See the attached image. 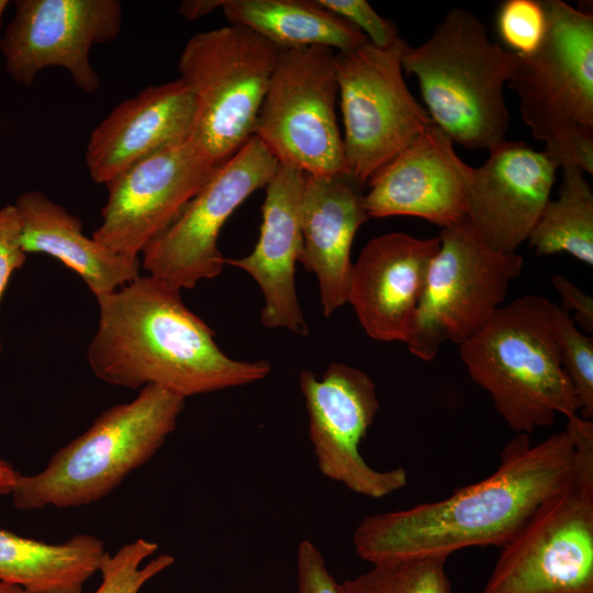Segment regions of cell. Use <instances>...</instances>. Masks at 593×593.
Here are the masks:
<instances>
[{"mask_svg":"<svg viewBox=\"0 0 593 593\" xmlns=\"http://www.w3.org/2000/svg\"><path fill=\"white\" fill-rule=\"evenodd\" d=\"M584 446L571 432L537 445L516 434L496 470L446 499L365 517L353 542L372 563L414 556H448L477 546L507 544L548 499L578 477Z\"/></svg>","mask_w":593,"mask_h":593,"instance_id":"obj_1","label":"cell"},{"mask_svg":"<svg viewBox=\"0 0 593 593\" xmlns=\"http://www.w3.org/2000/svg\"><path fill=\"white\" fill-rule=\"evenodd\" d=\"M99 320L87 358L103 382L128 389L156 385L183 399L265 379L268 361L225 355L214 332L180 292L146 275L97 298Z\"/></svg>","mask_w":593,"mask_h":593,"instance_id":"obj_2","label":"cell"},{"mask_svg":"<svg viewBox=\"0 0 593 593\" xmlns=\"http://www.w3.org/2000/svg\"><path fill=\"white\" fill-rule=\"evenodd\" d=\"M516 63L517 55L492 42L480 18L463 8L446 12L428 38L402 56L433 123L454 143L488 152L506 141L504 88Z\"/></svg>","mask_w":593,"mask_h":593,"instance_id":"obj_3","label":"cell"},{"mask_svg":"<svg viewBox=\"0 0 593 593\" xmlns=\"http://www.w3.org/2000/svg\"><path fill=\"white\" fill-rule=\"evenodd\" d=\"M473 382L491 396L507 426L530 434L557 414H579V402L560 360L551 302L524 295L502 305L459 345Z\"/></svg>","mask_w":593,"mask_h":593,"instance_id":"obj_4","label":"cell"},{"mask_svg":"<svg viewBox=\"0 0 593 593\" xmlns=\"http://www.w3.org/2000/svg\"><path fill=\"white\" fill-rule=\"evenodd\" d=\"M184 402L168 390L146 385L132 401L109 407L58 449L41 472L19 474L11 492L14 506L70 508L102 500L155 456L175 430Z\"/></svg>","mask_w":593,"mask_h":593,"instance_id":"obj_5","label":"cell"},{"mask_svg":"<svg viewBox=\"0 0 593 593\" xmlns=\"http://www.w3.org/2000/svg\"><path fill=\"white\" fill-rule=\"evenodd\" d=\"M547 30L530 55L517 56L507 86L524 123L558 167L593 175V14L542 0Z\"/></svg>","mask_w":593,"mask_h":593,"instance_id":"obj_6","label":"cell"},{"mask_svg":"<svg viewBox=\"0 0 593 593\" xmlns=\"http://www.w3.org/2000/svg\"><path fill=\"white\" fill-rule=\"evenodd\" d=\"M282 49L238 24L199 32L184 45L178 69L194 100L188 139L213 166L254 136Z\"/></svg>","mask_w":593,"mask_h":593,"instance_id":"obj_7","label":"cell"},{"mask_svg":"<svg viewBox=\"0 0 593 593\" xmlns=\"http://www.w3.org/2000/svg\"><path fill=\"white\" fill-rule=\"evenodd\" d=\"M418 304L409 350L424 361L441 345H460L481 329L523 269V257L491 248L465 217L440 230Z\"/></svg>","mask_w":593,"mask_h":593,"instance_id":"obj_8","label":"cell"},{"mask_svg":"<svg viewBox=\"0 0 593 593\" xmlns=\"http://www.w3.org/2000/svg\"><path fill=\"white\" fill-rule=\"evenodd\" d=\"M407 47L400 37L387 48L367 42L334 55L346 170L362 187L433 124L404 80Z\"/></svg>","mask_w":593,"mask_h":593,"instance_id":"obj_9","label":"cell"},{"mask_svg":"<svg viewBox=\"0 0 593 593\" xmlns=\"http://www.w3.org/2000/svg\"><path fill=\"white\" fill-rule=\"evenodd\" d=\"M334 55L322 46L282 49L254 131L278 164L313 177L347 174Z\"/></svg>","mask_w":593,"mask_h":593,"instance_id":"obj_10","label":"cell"},{"mask_svg":"<svg viewBox=\"0 0 593 593\" xmlns=\"http://www.w3.org/2000/svg\"><path fill=\"white\" fill-rule=\"evenodd\" d=\"M502 548L481 593H593V454Z\"/></svg>","mask_w":593,"mask_h":593,"instance_id":"obj_11","label":"cell"},{"mask_svg":"<svg viewBox=\"0 0 593 593\" xmlns=\"http://www.w3.org/2000/svg\"><path fill=\"white\" fill-rule=\"evenodd\" d=\"M278 165L251 136L146 246L141 262L147 275L179 292L217 277L226 264L217 247L221 228L251 193L267 186Z\"/></svg>","mask_w":593,"mask_h":593,"instance_id":"obj_12","label":"cell"},{"mask_svg":"<svg viewBox=\"0 0 593 593\" xmlns=\"http://www.w3.org/2000/svg\"><path fill=\"white\" fill-rule=\"evenodd\" d=\"M299 384L309 414L310 439L323 475L372 499L384 497L407 484L402 467L376 470L360 454L361 440L380 406L376 384L366 372L333 362L321 379L303 369Z\"/></svg>","mask_w":593,"mask_h":593,"instance_id":"obj_13","label":"cell"},{"mask_svg":"<svg viewBox=\"0 0 593 593\" xmlns=\"http://www.w3.org/2000/svg\"><path fill=\"white\" fill-rule=\"evenodd\" d=\"M15 14L0 41L4 67L30 86L38 71L61 67L83 92H94L100 79L89 52L114 40L122 26L118 0H16Z\"/></svg>","mask_w":593,"mask_h":593,"instance_id":"obj_14","label":"cell"},{"mask_svg":"<svg viewBox=\"0 0 593 593\" xmlns=\"http://www.w3.org/2000/svg\"><path fill=\"white\" fill-rule=\"evenodd\" d=\"M217 167L188 137L138 160L105 184L108 198L92 237L119 255L139 258Z\"/></svg>","mask_w":593,"mask_h":593,"instance_id":"obj_15","label":"cell"},{"mask_svg":"<svg viewBox=\"0 0 593 593\" xmlns=\"http://www.w3.org/2000/svg\"><path fill=\"white\" fill-rule=\"evenodd\" d=\"M558 169L544 150L504 141L470 167L467 220L491 248L516 253L550 200Z\"/></svg>","mask_w":593,"mask_h":593,"instance_id":"obj_16","label":"cell"},{"mask_svg":"<svg viewBox=\"0 0 593 593\" xmlns=\"http://www.w3.org/2000/svg\"><path fill=\"white\" fill-rule=\"evenodd\" d=\"M470 167L433 123L369 179L365 210L369 219L405 215L450 226L466 217Z\"/></svg>","mask_w":593,"mask_h":593,"instance_id":"obj_17","label":"cell"},{"mask_svg":"<svg viewBox=\"0 0 593 593\" xmlns=\"http://www.w3.org/2000/svg\"><path fill=\"white\" fill-rule=\"evenodd\" d=\"M439 238L406 233L369 240L353 264L347 303L373 339L407 343Z\"/></svg>","mask_w":593,"mask_h":593,"instance_id":"obj_18","label":"cell"},{"mask_svg":"<svg viewBox=\"0 0 593 593\" xmlns=\"http://www.w3.org/2000/svg\"><path fill=\"white\" fill-rule=\"evenodd\" d=\"M304 182L305 174L279 164L265 187L256 246L247 256L226 259V264L245 270L259 286L265 298L262 325L287 328L300 335L309 334L294 284L295 262L303 246L301 202Z\"/></svg>","mask_w":593,"mask_h":593,"instance_id":"obj_19","label":"cell"},{"mask_svg":"<svg viewBox=\"0 0 593 593\" xmlns=\"http://www.w3.org/2000/svg\"><path fill=\"white\" fill-rule=\"evenodd\" d=\"M193 116L192 93L180 78L146 87L92 131L86 150L90 177L107 184L138 160L186 139Z\"/></svg>","mask_w":593,"mask_h":593,"instance_id":"obj_20","label":"cell"},{"mask_svg":"<svg viewBox=\"0 0 593 593\" xmlns=\"http://www.w3.org/2000/svg\"><path fill=\"white\" fill-rule=\"evenodd\" d=\"M361 188L347 174L305 175L301 202L303 246L299 261L317 278L326 317L347 303L354 237L369 220Z\"/></svg>","mask_w":593,"mask_h":593,"instance_id":"obj_21","label":"cell"},{"mask_svg":"<svg viewBox=\"0 0 593 593\" xmlns=\"http://www.w3.org/2000/svg\"><path fill=\"white\" fill-rule=\"evenodd\" d=\"M26 254H45L77 273L96 298L111 293L141 275L139 258L119 255L88 237L82 223L41 191L20 195L14 204Z\"/></svg>","mask_w":593,"mask_h":593,"instance_id":"obj_22","label":"cell"},{"mask_svg":"<svg viewBox=\"0 0 593 593\" xmlns=\"http://www.w3.org/2000/svg\"><path fill=\"white\" fill-rule=\"evenodd\" d=\"M105 553L91 534L48 544L0 529V581L31 593H82Z\"/></svg>","mask_w":593,"mask_h":593,"instance_id":"obj_23","label":"cell"},{"mask_svg":"<svg viewBox=\"0 0 593 593\" xmlns=\"http://www.w3.org/2000/svg\"><path fill=\"white\" fill-rule=\"evenodd\" d=\"M230 24L248 27L283 49L322 46L343 52L368 42L315 0H222Z\"/></svg>","mask_w":593,"mask_h":593,"instance_id":"obj_24","label":"cell"},{"mask_svg":"<svg viewBox=\"0 0 593 593\" xmlns=\"http://www.w3.org/2000/svg\"><path fill=\"white\" fill-rule=\"evenodd\" d=\"M536 255L567 253L593 265V191L585 172L562 167L557 199H550L528 237Z\"/></svg>","mask_w":593,"mask_h":593,"instance_id":"obj_25","label":"cell"},{"mask_svg":"<svg viewBox=\"0 0 593 593\" xmlns=\"http://www.w3.org/2000/svg\"><path fill=\"white\" fill-rule=\"evenodd\" d=\"M448 556L384 560L340 583L342 593H451L445 566Z\"/></svg>","mask_w":593,"mask_h":593,"instance_id":"obj_26","label":"cell"},{"mask_svg":"<svg viewBox=\"0 0 593 593\" xmlns=\"http://www.w3.org/2000/svg\"><path fill=\"white\" fill-rule=\"evenodd\" d=\"M157 550L156 542L137 538L113 555L107 552L99 567L102 580L94 593H139L145 583L175 563L172 556L161 553L141 567Z\"/></svg>","mask_w":593,"mask_h":593,"instance_id":"obj_27","label":"cell"},{"mask_svg":"<svg viewBox=\"0 0 593 593\" xmlns=\"http://www.w3.org/2000/svg\"><path fill=\"white\" fill-rule=\"evenodd\" d=\"M553 331L562 368L579 402V415L593 416V338L581 333L571 315L551 302Z\"/></svg>","mask_w":593,"mask_h":593,"instance_id":"obj_28","label":"cell"},{"mask_svg":"<svg viewBox=\"0 0 593 593\" xmlns=\"http://www.w3.org/2000/svg\"><path fill=\"white\" fill-rule=\"evenodd\" d=\"M496 27L505 48L517 56L533 54L547 30L542 0H506L496 15Z\"/></svg>","mask_w":593,"mask_h":593,"instance_id":"obj_29","label":"cell"},{"mask_svg":"<svg viewBox=\"0 0 593 593\" xmlns=\"http://www.w3.org/2000/svg\"><path fill=\"white\" fill-rule=\"evenodd\" d=\"M315 2L354 25L376 47H390L400 38L395 24L377 13L365 0H315Z\"/></svg>","mask_w":593,"mask_h":593,"instance_id":"obj_30","label":"cell"},{"mask_svg":"<svg viewBox=\"0 0 593 593\" xmlns=\"http://www.w3.org/2000/svg\"><path fill=\"white\" fill-rule=\"evenodd\" d=\"M26 260V253L21 246V227L16 209L5 205L0 209V302L12 275ZM2 343L0 339V351Z\"/></svg>","mask_w":593,"mask_h":593,"instance_id":"obj_31","label":"cell"},{"mask_svg":"<svg viewBox=\"0 0 593 593\" xmlns=\"http://www.w3.org/2000/svg\"><path fill=\"white\" fill-rule=\"evenodd\" d=\"M296 593H342L340 583L329 573L321 551L302 540L296 551Z\"/></svg>","mask_w":593,"mask_h":593,"instance_id":"obj_32","label":"cell"},{"mask_svg":"<svg viewBox=\"0 0 593 593\" xmlns=\"http://www.w3.org/2000/svg\"><path fill=\"white\" fill-rule=\"evenodd\" d=\"M551 282L561 298L560 307L570 314L586 333L593 332V298L563 276L556 275Z\"/></svg>","mask_w":593,"mask_h":593,"instance_id":"obj_33","label":"cell"},{"mask_svg":"<svg viewBox=\"0 0 593 593\" xmlns=\"http://www.w3.org/2000/svg\"><path fill=\"white\" fill-rule=\"evenodd\" d=\"M221 5V0H187L180 3L179 12L187 20L193 21L210 14Z\"/></svg>","mask_w":593,"mask_h":593,"instance_id":"obj_34","label":"cell"},{"mask_svg":"<svg viewBox=\"0 0 593 593\" xmlns=\"http://www.w3.org/2000/svg\"><path fill=\"white\" fill-rule=\"evenodd\" d=\"M19 474L11 463L0 457V495L11 494Z\"/></svg>","mask_w":593,"mask_h":593,"instance_id":"obj_35","label":"cell"},{"mask_svg":"<svg viewBox=\"0 0 593 593\" xmlns=\"http://www.w3.org/2000/svg\"><path fill=\"white\" fill-rule=\"evenodd\" d=\"M0 593H31V592L26 591L25 589L19 585L0 581Z\"/></svg>","mask_w":593,"mask_h":593,"instance_id":"obj_36","label":"cell"},{"mask_svg":"<svg viewBox=\"0 0 593 593\" xmlns=\"http://www.w3.org/2000/svg\"><path fill=\"white\" fill-rule=\"evenodd\" d=\"M8 4H9V1L0 0V25H1V20H2L3 13H4Z\"/></svg>","mask_w":593,"mask_h":593,"instance_id":"obj_37","label":"cell"}]
</instances>
